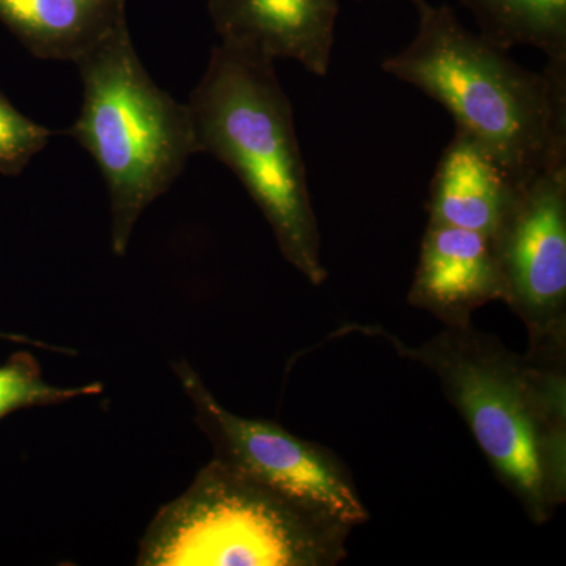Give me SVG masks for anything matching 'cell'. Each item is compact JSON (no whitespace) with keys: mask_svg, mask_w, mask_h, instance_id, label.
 <instances>
[{"mask_svg":"<svg viewBox=\"0 0 566 566\" xmlns=\"http://www.w3.org/2000/svg\"><path fill=\"white\" fill-rule=\"evenodd\" d=\"M502 297L504 285L491 238L428 222L408 303L446 327H468L479 308Z\"/></svg>","mask_w":566,"mask_h":566,"instance_id":"obj_8","label":"cell"},{"mask_svg":"<svg viewBox=\"0 0 566 566\" xmlns=\"http://www.w3.org/2000/svg\"><path fill=\"white\" fill-rule=\"evenodd\" d=\"M188 107L200 153L237 175L270 223L283 259L312 285H323L322 233L292 103L274 61L219 43Z\"/></svg>","mask_w":566,"mask_h":566,"instance_id":"obj_3","label":"cell"},{"mask_svg":"<svg viewBox=\"0 0 566 566\" xmlns=\"http://www.w3.org/2000/svg\"><path fill=\"white\" fill-rule=\"evenodd\" d=\"M0 340H9L13 342V344L32 345L36 346V348L50 349V352H57L62 354H76L73 349L44 345L43 342L33 340V338L25 337V335L22 334L2 333V331H0Z\"/></svg>","mask_w":566,"mask_h":566,"instance_id":"obj_15","label":"cell"},{"mask_svg":"<svg viewBox=\"0 0 566 566\" xmlns=\"http://www.w3.org/2000/svg\"><path fill=\"white\" fill-rule=\"evenodd\" d=\"M381 69L444 106L520 188L566 159V62L524 69L469 31L452 7L428 3L415 39Z\"/></svg>","mask_w":566,"mask_h":566,"instance_id":"obj_2","label":"cell"},{"mask_svg":"<svg viewBox=\"0 0 566 566\" xmlns=\"http://www.w3.org/2000/svg\"><path fill=\"white\" fill-rule=\"evenodd\" d=\"M175 374L191 400L197 424L210 439L214 460L346 526L367 523L370 515L352 472L333 450L297 438L273 420L233 415L185 360L175 364Z\"/></svg>","mask_w":566,"mask_h":566,"instance_id":"obj_6","label":"cell"},{"mask_svg":"<svg viewBox=\"0 0 566 566\" xmlns=\"http://www.w3.org/2000/svg\"><path fill=\"white\" fill-rule=\"evenodd\" d=\"M504 297L528 334L527 356L566 364V159L517 191L491 237Z\"/></svg>","mask_w":566,"mask_h":566,"instance_id":"obj_7","label":"cell"},{"mask_svg":"<svg viewBox=\"0 0 566 566\" xmlns=\"http://www.w3.org/2000/svg\"><path fill=\"white\" fill-rule=\"evenodd\" d=\"M386 338L401 357L438 378L501 485L536 526L566 499L565 365L521 356L474 326L444 327L409 346L381 327H352Z\"/></svg>","mask_w":566,"mask_h":566,"instance_id":"obj_1","label":"cell"},{"mask_svg":"<svg viewBox=\"0 0 566 566\" xmlns=\"http://www.w3.org/2000/svg\"><path fill=\"white\" fill-rule=\"evenodd\" d=\"M128 0H0V22L43 61H80L126 20Z\"/></svg>","mask_w":566,"mask_h":566,"instance_id":"obj_11","label":"cell"},{"mask_svg":"<svg viewBox=\"0 0 566 566\" xmlns=\"http://www.w3.org/2000/svg\"><path fill=\"white\" fill-rule=\"evenodd\" d=\"M52 132L22 114L0 92V174L18 177L44 150Z\"/></svg>","mask_w":566,"mask_h":566,"instance_id":"obj_14","label":"cell"},{"mask_svg":"<svg viewBox=\"0 0 566 566\" xmlns=\"http://www.w3.org/2000/svg\"><path fill=\"white\" fill-rule=\"evenodd\" d=\"M74 65L82 104L63 134L92 156L103 175L111 199L112 251L123 256L145 210L200 155L199 140L188 104L163 91L140 62L128 21Z\"/></svg>","mask_w":566,"mask_h":566,"instance_id":"obj_4","label":"cell"},{"mask_svg":"<svg viewBox=\"0 0 566 566\" xmlns=\"http://www.w3.org/2000/svg\"><path fill=\"white\" fill-rule=\"evenodd\" d=\"M474 14L479 35L499 50L531 46L566 62V0H457Z\"/></svg>","mask_w":566,"mask_h":566,"instance_id":"obj_12","label":"cell"},{"mask_svg":"<svg viewBox=\"0 0 566 566\" xmlns=\"http://www.w3.org/2000/svg\"><path fill=\"white\" fill-rule=\"evenodd\" d=\"M520 186L471 134L457 129L433 175L428 222L493 237Z\"/></svg>","mask_w":566,"mask_h":566,"instance_id":"obj_10","label":"cell"},{"mask_svg":"<svg viewBox=\"0 0 566 566\" xmlns=\"http://www.w3.org/2000/svg\"><path fill=\"white\" fill-rule=\"evenodd\" d=\"M409 2L416 7L417 11L423 10L428 6L427 0H409Z\"/></svg>","mask_w":566,"mask_h":566,"instance_id":"obj_16","label":"cell"},{"mask_svg":"<svg viewBox=\"0 0 566 566\" xmlns=\"http://www.w3.org/2000/svg\"><path fill=\"white\" fill-rule=\"evenodd\" d=\"M352 531L212 460L159 510L137 565L334 566Z\"/></svg>","mask_w":566,"mask_h":566,"instance_id":"obj_5","label":"cell"},{"mask_svg":"<svg viewBox=\"0 0 566 566\" xmlns=\"http://www.w3.org/2000/svg\"><path fill=\"white\" fill-rule=\"evenodd\" d=\"M103 390L102 382L81 387L51 386L44 381L35 356L17 352L0 365V420L24 409L61 405L74 398L99 395Z\"/></svg>","mask_w":566,"mask_h":566,"instance_id":"obj_13","label":"cell"},{"mask_svg":"<svg viewBox=\"0 0 566 566\" xmlns=\"http://www.w3.org/2000/svg\"><path fill=\"white\" fill-rule=\"evenodd\" d=\"M208 11L221 43L329 73L338 0H208Z\"/></svg>","mask_w":566,"mask_h":566,"instance_id":"obj_9","label":"cell"}]
</instances>
